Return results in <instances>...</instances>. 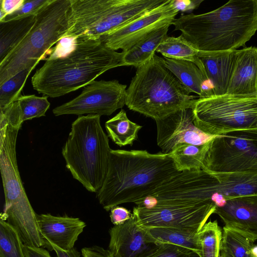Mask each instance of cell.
I'll use <instances>...</instances> for the list:
<instances>
[{
    "mask_svg": "<svg viewBox=\"0 0 257 257\" xmlns=\"http://www.w3.org/2000/svg\"><path fill=\"white\" fill-rule=\"evenodd\" d=\"M132 213L126 222L109 229L108 249L113 257H143L158 244Z\"/></svg>",
    "mask_w": 257,
    "mask_h": 257,
    "instance_id": "9a60e30c",
    "label": "cell"
},
{
    "mask_svg": "<svg viewBox=\"0 0 257 257\" xmlns=\"http://www.w3.org/2000/svg\"><path fill=\"white\" fill-rule=\"evenodd\" d=\"M143 257H199L194 251L169 243L158 244Z\"/></svg>",
    "mask_w": 257,
    "mask_h": 257,
    "instance_id": "1f68e13d",
    "label": "cell"
},
{
    "mask_svg": "<svg viewBox=\"0 0 257 257\" xmlns=\"http://www.w3.org/2000/svg\"><path fill=\"white\" fill-rule=\"evenodd\" d=\"M21 236L11 224L0 219V257H25Z\"/></svg>",
    "mask_w": 257,
    "mask_h": 257,
    "instance_id": "f1b7e54d",
    "label": "cell"
},
{
    "mask_svg": "<svg viewBox=\"0 0 257 257\" xmlns=\"http://www.w3.org/2000/svg\"><path fill=\"white\" fill-rule=\"evenodd\" d=\"M45 248H48L49 250H54L57 257H80V253L74 247L71 249L65 250L53 244L49 243Z\"/></svg>",
    "mask_w": 257,
    "mask_h": 257,
    "instance_id": "f35d334b",
    "label": "cell"
},
{
    "mask_svg": "<svg viewBox=\"0 0 257 257\" xmlns=\"http://www.w3.org/2000/svg\"><path fill=\"white\" fill-rule=\"evenodd\" d=\"M166 2V0H70L68 31L64 37L98 39Z\"/></svg>",
    "mask_w": 257,
    "mask_h": 257,
    "instance_id": "52a82bcc",
    "label": "cell"
},
{
    "mask_svg": "<svg viewBox=\"0 0 257 257\" xmlns=\"http://www.w3.org/2000/svg\"><path fill=\"white\" fill-rule=\"evenodd\" d=\"M226 94L257 95V47L250 46L236 50Z\"/></svg>",
    "mask_w": 257,
    "mask_h": 257,
    "instance_id": "ac0fdd59",
    "label": "cell"
},
{
    "mask_svg": "<svg viewBox=\"0 0 257 257\" xmlns=\"http://www.w3.org/2000/svg\"><path fill=\"white\" fill-rule=\"evenodd\" d=\"M22 124L0 116V170L5 197L1 219L14 226L25 245H43L37 219L23 186L16 156V142Z\"/></svg>",
    "mask_w": 257,
    "mask_h": 257,
    "instance_id": "5b68a950",
    "label": "cell"
},
{
    "mask_svg": "<svg viewBox=\"0 0 257 257\" xmlns=\"http://www.w3.org/2000/svg\"><path fill=\"white\" fill-rule=\"evenodd\" d=\"M48 97L37 96L34 94L21 95L17 101L22 122L45 116L50 105Z\"/></svg>",
    "mask_w": 257,
    "mask_h": 257,
    "instance_id": "4dcf8cb0",
    "label": "cell"
},
{
    "mask_svg": "<svg viewBox=\"0 0 257 257\" xmlns=\"http://www.w3.org/2000/svg\"><path fill=\"white\" fill-rule=\"evenodd\" d=\"M222 234L217 220L206 223L197 232L199 257H219Z\"/></svg>",
    "mask_w": 257,
    "mask_h": 257,
    "instance_id": "83f0119b",
    "label": "cell"
},
{
    "mask_svg": "<svg viewBox=\"0 0 257 257\" xmlns=\"http://www.w3.org/2000/svg\"><path fill=\"white\" fill-rule=\"evenodd\" d=\"M25 257H51L49 251L43 247L25 246Z\"/></svg>",
    "mask_w": 257,
    "mask_h": 257,
    "instance_id": "ab89813d",
    "label": "cell"
},
{
    "mask_svg": "<svg viewBox=\"0 0 257 257\" xmlns=\"http://www.w3.org/2000/svg\"><path fill=\"white\" fill-rule=\"evenodd\" d=\"M224 227L235 230L254 242L257 240V194L226 200L224 205L216 207Z\"/></svg>",
    "mask_w": 257,
    "mask_h": 257,
    "instance_id": "2e32d148",
    "label": "cell"
},
{
    "mask_svg": "<svg viewBox=\"0 0 257 257\" xmlns=\"http://www.w3.org/2000/svg\"><path fill=\"white\" fill-rule=\"evenodd\" d=\"M110 218L114 225L123 224L129 220L133 213L125 207L116 206L110 210Z\"/></svg>",
    "mask_w": 257,
    "mask_h": 257,
    "instance_id": "e575fe53",
    "label": "cell"
},
{
    "mask_svg": "<svg viewBox=\"0 0 257 257\" xmlns=\"http://www.w3.org/2000/svg\"><path fill=\"white\" fill-rule=\"evenodd\" d=\"M179 13L172 0H167L158 7L99 39L112 50L121 49L125 52L161 28L172 25Z\"/></svg>",
    "mask_w": 257,
    "mask_h": 257,
    "instance_id": "4fadbf2b",
    "label": "cell"
},
{
    "mask_svg": "<svg viewBox=\"0 0 257 257\" xmlns=\"http://www.w3.org/2000/svg\"><path fill=\"white\" fill-rule=\"evenodd\" d=\"M36 15L0 22V62L25 38L33 27Z\"/></svg>",
    "mask_w": 257,
    "mask_h": 257,
    "instance_id": "44dd1931",
    "label": "cell"
},
{
    "mask_svg": "<svg viewBox=\"0 0 257 257\" xmlns=\"http://www.w3.org/2000/svg\"><path fill=\"white\" fill-rule=\"evenodd\" d=\"M190 92L155 54L137 68L126 89L125 105L155 120L182 109L193 108L199 97Z\"/></svg>",
    "mask_w": 257,
    "mask_h": 257,
    "instance_id": "277c9868",
    "label": "cell"
},
{
    "mask_svg": "<svg viewBox=\"0 0 257 257\" xmlns=\"http://www.w3.org/2000/svg\"><path fill=\"white\" fill-rule=\"evenodd\" d=\"M180 172L170 154L111 149L106 176L96 197L108 211L147 198Z\"/></svg>",
    "mask_w": 257,
    "mask_h": 257,
    "instance_id": "6da1fadb",
    "label": "cell"
},
{
    "mask_svg": "<svg viewBox=\"0 0 257 257\" xmlns=\"http://www.w3.org/2000/svg\"><path fill=\"white\" fill-rule=\"evenodd\" d=\"M70 0H51L36 14L23 41L0 62V85L23 70L36 67L68 31Z\"/></svg>",
    "mask_w": 257,
    "mask_h": 257,
    "instance_id": "ba28073f",
    "label": "cell"
},
{
    "mask_svg": "<svg viewBox=\"0 0 257 257\" xmlns=\"http://www.w3.org/2000/svg\"><path fill=\"white\" fill-rule=\"evenodd\" d=\"M35 67L31 66L19 72L0 85V109L17 101L27 79Z\"/></svg>",
    "mask_w": 257,
    "mask_h": 257,
    "instance_id": "f546056e",
    "label": "cell"
},
{
    "mask_svg": "<svg viewBox=\"0 0 257 257\" xmlns=\"http://www.w3.org/2000/svg\"><path fill=\"white\" fill-rule=\"evenodd\" d=\"M24 2V0H1L0 22L7 16L18 10Z\"/></svg>",
    "mask_w": 257,
    "mask_h": 257,
    "instance_id": "d590c367",
    "label": "cell"
},
{
    "mask_svg": "<svg viewBox=\"0 0 257 257\" xmlns=\"http://www.w3.org/2000/svg\"><path fill=\"white\" fill-rule=\"evenodd\" d=\"M50 1L51 0H24L23 4L18 10L7 16L0 22L36 15L38 12Z\"/></svg>",
    "mask_w": 257,
    "mask_h": 257,
    "instance_id": "d6a6232c",
    "label": "cell"
},
{
    "mask_svg": "<svg viewBox=\"0 0 257 257\" xmlns=\"http://www.w3.org/2000/svg\"><path fill=\"white\" fill-rule=\"evenodd\" d=\"M81 254L82 257H113L109 249L98 245L82 248Z\"/></svg>",
    "mask_w": 257,
    "mask_h": 257,
    "instance_id": "74e56055",
    "label": "cell"
},
{
    "mask_svg": "<svg viewBox=\"0 0 257 257\" xmlns=\"http://www.w3.org/2000/svg\"><path fill=\"white\" fill-rule=\"evenodd\" d=\"M37 219L43 247L50 243L65 250L71 249L86 226L79 218L67 215L37 214Z\"/></svg>",
    "mask_w": 257,
    "mask_h": 257,
    "instance_id": "e0dca14e",
    "label": "cell"
},
{
    "mask_svg": "<svg viewBox=\"0 0 257 257\" xmlns=\"http://www.w3.org/2000/svg\"><path fill=\"white\" fill-rule=\"evenodd\" d=\"M124 52L107 47L100 40L77 39L67 56L47 59L32 77L33 88L49 97H57L88 85L106 71L121 66Z\"/></svg>",
    "mask_w": 257,
    "mask_h": 257,
    "instance_id": "3957f363",
    "label": "cell"
},
{
    "mask_svg": "<svg viewBox=\"0 0 257 257\" xmlns=\"http://www.w3.org/2000/svg\"><path fill=\"white\" fill-rule=\"evenodd\" d=\"M166 67L190 92L199 97L213 95L207 77L194 63L185 60L163 57Z\"/></svg>",
    "mask_w": 257,
    "mask_h": 257,
    "instance_id": "ffe728a7",
    "label": "cell"
},
{
    "mask_svg": "<svg viewBox=\"0 0 257 257\" xmlns=\"http://www.w3.org/2000/svg\"><path fill=\"white\" fill-rule=\"evenodd\" d=\"M236 50L220 52L200 51L199 58L211 86L213 95L226 94L235 61Z\"/></svg>",
    "mask_w": 257,
    "mask_h": 257,
    "instance_id": "d6986e66",
    "label": "cell"
},
{
    "mask_svg": "<svg viewBox=\"0 0 257 257\" xmlns=\"http://www.w3.org/2000/svg\"><path fill=\"white\" fill-rule=\"evenodd\" d=\"M203 2V0H172V4L179 13H189L197 9Z\"/></svg>",
    "mask_w": 257,
    "mask_h": 257,
    "instance_id": "8d00e7d4",
    "label": "cell"
},
{
    "mask_svg": "<svg viewBox=\"0 0 257 257\" xmlns=\"http://www.w3.org/2000/svg\"><path fill=\"white\" fill-rule=\"evenodd\" d=\"M111 150L100 116L89 114L72 122L62 154L73 177L87 191L97 193L106 176Z\"/></svg>",
    "mask_w": 257,
    "mask_h": 257,
    "instance_id": "8992f818",
    "label": "cell"
},
{
    "mask_svg": "<svg viewBox=\"0 0 257 257\" xmlns=\"http://www.w3.org/2000/svg\"><path fill=\"white\" fill-rule=\"evenodd\" d=\"M170 26H165L138 42L130 50L124 52L122 66H133L137 68L149 61L167 38Z\"/></svg>",
    "mask_w": 257,
    "mask_h": 257,
    "instance_id": "7402d4cb",
    "label": "cell"
},
{
    "mask_svg": "<svg viewBox=\"0 0 257 257\" xmlns=\"http://www.w3.org/2000/svg\"><path fill=\"white\" fill-rule=\"evenodd\" d=\"M156 244L169 243L191 249L199 255L200 249L197 232L188 229L155 227L147 228Z\"/></svg>",
    "mask_w": 257,
    "mask_h": 257,
    "instance_id": "603a6c76",
    "label": "cell"
},
{
    "mask_svg": "<svg viewBox=\"0 0 257 257\" xmlns=\"http://www.w3.org/2000/svg\"><path fill=\"white\" fill-rule=\"evenodd\" d=\"M205 144H181L177 146L170 154L177 169L180 172L202 169Z\"/></svg>",
    "mask_w": 257,
    "mask_h": 257,
    "instance_id": "484cf974",
    "label": "cell"
},
{
    "mask_svg": "<svg viewBox=\"0 0 257 257\" xmlns=\"http://www.w3.org/2000/svg\"><path fill=\"white\" fill-rule=\"evenodd\" d=\"M172 25L200 51L235 50L257 31V0H230L209 12L175 18Z\"/></svg>",
    "mask_w": 257,
    "mask_h": 257,
    "instance_id": "7a4b0ae2",
    "label": "cell"
},
{
    "mask_svg": "<svg viewBox=\"0 0 257 257\" xmlns=\"http://www.w3.org/2000/svg\"><path fill=\"white\" fill-rule=\"evenodd\" d=\"M194 120L191 107L179 109L163 119L155 120L157 145L163 153L171 154L181 144L204 145L214 137L200 131Z\"/></svg>",
    "mask_w": 257,
    "mask_h": 257,
    "instance_id": "5bb4252c",
    "label": "cell"
},
{
    "mask_svg": "<svg viewBox=\"0 0 257 257\" xmlns=\"http://www.w3.org/2000/svg\"><path fill=\"white\" fill-rule=\"evenodd\" d=\"M156 52L161 54L163 57L192 62L206 76L203 64L199 58L200 51L181 35L177 37L167 36L158 47Z\"/></svg>",
    "mask_w": 257,
    "mask_h": 257,
    "instance_id": "cb8c5ba5",
    "label": "cell"
},
{
    "mask_svg": "<svg viewBox=\"0 0 257 257\" xmlns=\"http://www.w3.org/2000/svg\"><path fill=\"white\" fill-rule=\"evenodd\" d=\"M254 242L241 233L224 226L219 257H253L250 250Z\"/></svg>",
    "mask_w": 257,
    "mask_h": 257,
    "instance_id": "4316f807",
    "label": "cell"
},
{
    "mask_svg": "<svg viewBox=\"0 0 257 257\" xmlns=\"http://www.w3.org/2000/svg\"><path fill=\"white\" fill-rule=\"evenodd\" d=\"M126 85L116 80L93 81L81 94L53 110L55 116L75 114L110 115L125 105Z\"/></svg>",
    "mask_w": 257,
    "mask_h": 257,
    "instance_id": "7c38bea8",
    "label": "cell"
},
{
    "mask_svg": "<svg viewBox=\"0 0 257 257\" xmlns=\"http://www.w3.org/2000/svg\"><path fill=\"white\" fill-rule=\"evenodd\" d=\"M105 127L108 137L119 147L132 145L138 139V133L142 127L127 117L121 109L114 116L106 121Z\"/></svg>",
    "mask_w": 257,
    "mask_h": 257,
    "instance_id": "d4e9b609",
    "label": "cell"
},
{
    "mask_svg": "<svg viewBox=\"0 0 257 257\" xmlns=\"http://www.w3.org/2000/svg\"><path fill=\"white\" fill-rule=\"evenodd\" d=\"M193 110L195 126L209 136L257 129V95L199 97Z\"/></svg>",
    "mask_w": 257,
    "mask_h": 257,
    "instance_id": "9c48e42d",
    "label": "cell"
},
{
    "mask_svg": "<svg viewBox=\"0 0 257 257\" xmlns=\"http://www.w3.org/2000/svg\"><path fill=\"white\" fill-rule=\"evenodd\" d=\"M77 43V38L76 37L62 38L53 48L51 54L48 59H55L67 56L75 49Z\"/></svg>",
    "mask_w": 257,
    "mask_h": 257,
    "instance_id": "836d02e7",
    "label": "cell"
},
{
    "mask_svg": "<svg viewBox=\"0 0 257 257\" xmlns=\"http://www.w3.org/2000/svg\"><path fill=\"white\" fill-rule=\"evenodd\" d=\"M202 169L210 173H257V129L214 136L205 144Z\"/></svg>",
    "mask_w": 257,
    "mask_h": 257,
    "instance_id": "30bf717a",
    "label": "cell"
},
{
    "mask_svg": "<svg viewBox=\"0 0 257 257\" xmlns=\"http://www.w3.org/2000/svg\"><path fill=\"white\" fill-rule=\"evenodd\" d=\"M250 252L253 257H257V243H254L251 249Z\"/></svg>",
    "mask_w": 257,
    "mask_h": 257,
    "instance_id": "60d3db41",
    "label": "cell"
},
{
    "mask_svg": "<svg viewBox=\"0 0 257 257\" xmlns=\"http://www.w3.org/2000/svg\"><path fill=\"white\" fill-rule=\"evenodd\" d=\"M215 204L209 201L195 203L137 206L133 213L141 226L165 227L199 231L214 213Z\"/></svg>",
    "mask_w": 257,
    "mask_h": 257,
    "instance_id": "8fae6325",
    "label": "cell"
}]
</instances>
